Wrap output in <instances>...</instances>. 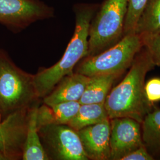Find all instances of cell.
<instances>
[{
	"mask_svg": "<svg viewBox=\"0 0 160 160\" xmlns=\"http://www.w3.org/2000/svg\"><path fill=\"white\" fill-rule=\"evenodd\" d=\"M79 102H66L53 106L43 104L39 107L37 121L39 129L49 125H67L77 113Z\"/></svg>",
	"mask_w": 160,
	"mask_h": 160,
	"instance_id": "7c38bea8",
	"label": "cell"
},
{
	"mask_svg": "<svg viewBox=\"0 0 160 160\" xmlns=\"http://www.w3.org/2000/svg\"><path fill=\"white\" fill-rule=\"evenodd\" d=\"M98 7L99 4H97L86 3L74 6V33L62 57L53 66L42 69L34 75V86L39 98L51 92L65 76L73 73L76 65L87 57L90 26Z\"/></svg>",
	"mask_w": 160,
	"mask_h": 160,
	"instance_id": "7a4b0ae2",
	"label": "cell"
},
{
	"mask_svg": "<svg viewBox=\"0 0 160 160\" xmlns=\"http://www.w3.org/2000/svg\"><path fill=\"white\" fill-rule=\"evenodd\" d=\"M110 120V160H122L126 155L144 145L140 122L126 117Z\"/></svg>",
	"mask_w": 160,
	"mask_h": 160,
	"instance_id": "9c48e42d",
	"label": "cell"
},
{
	"mask_svg": "<svg viewBox=\"0 0 160 160\" xmlns=\"http://www.w3.org/2000/svg\"><path fill=\"white\" fill-rule=\"evenodd\" d=\"M109 119L104 103L81 104L77 113L67 124L75 131Z\"/></svg>",
	"mask_w": 160,
	"mask_h": 160,
	"instance_id": "9a60e30c",
	"label": "cell"
},
{
	"mask_svg": "<svg viewBox=\"0 0 160 160\" xmlns=\"http://www.w3.org/2000/svg\"><path fill=\"white\" fill-rule=\"evenodd\" d=\"M39 106H33L29 112L28 126L23 148L22 160H48L49 157L40 141L37 117Z\"/></svg>",
	"mask_w": 160,
	"mask_h": 160,
	"instance_id": "4fadbf2b",
	"label": "cell"
},
{
	"mask_svg": "<svg viewBox=\"0 0 160 160\" xmlns=\"http://www.w3.org/2000/svg\"><path fill=\"white\" fill-rule=\"evenodd\" d=\"M160 32V0H148L138 20L135 33L139 36Z\"/></svg>",
	"mask_w": 160,
	"mask_h": 160,
	"instance_id": "e0dca14e",
	"label": "cell"
},
{
	"mask_svg": "<svg viewBox=\"0 0 160 160\" xmlns=\"http://www.w3.org/2000/svg\"><path fill=\"white\" fill-rule=\"evenodd\" d=\"M148 0H128L124 25V36L135 33V29L141 12Z\"/></svg>",
	"mask_w": 160,
	"mask_h": 160,
	"instance_id": "ac0fdd59",
	"label": "cell"
},
{
	"mask_svg": "<svg viewBox=\"0 0 160 160\" xmlns=\"http://www.w3.org/2000/svg\"><path fill=\"white\" fill-rule=\"evenodd\" d=\"M155 67L148 51L142 46L125 78L106 97L104 104L110 119L126 117L142 122L154 107L147 98L145 80Z\"/></svg>",
	"mask_w": 160,
	"mask_h": 160,
	"instance_id": "6da1fadb",
	"label": "cell"
},
{
	"mask_svg": "<svg viewBox=\"0 0 160 160\" xmlns=\"http://www.w3.org/2000/svg\"><path fill=\"white\" fill-rule=\"evenodd\" d=\"M143 46L141 37L127 34L114 46L96 55L84 58L75 72L88 77L100 74L121 76L131 66L133 59Z\"/></svg>",
	"mask_w": 160,
	"mask_h": 160,
	"instance_id": "5b68a950",
	"label": "cell"
},
{
	"mask_svg": "<svg viewBox=\"0 0 160 160\" xmlns=\"http://www.w3.org/2000/svg\"><path fill=\"white\" fill-rule=\"evenodd\" d=\"M0 160H6L5 158L4 157V156L2 155L1 154H0Z\"/></svg>",
	"mask_w": 160,
	"mask_h": 160,
	"instance_id": "7402d4cb",
	"label": "cell"
},
{
	"mask_svg": "<svg viewBox=\"0 0 160 160\" xmlns=\"http://www.w3.org/2000/svg\"><path fill=\"white\" fill-rule=\"evenodd\" d=\"M154 157L151 154L143 145L134 150L130 154L126 155L122 160H153Z\"/></svg>",
	"mask_w": 160,
	"mask_h": 160,
	"instance_id": "44dd1931",
	"label": "cell"
},
{
	"mask_svg": "<svg viewBox=\"0 0 160 160\" xmlns=\"http://www.w3.org/2000/svg\"><path fill=\"white\" fill-rule=\"evenodd\" d=\"M140 36L143 46L148 51L155 65L160 67V32Z\"/></svg>",
	"mask_w": 160,
	"mask_h": 160,
	"instance_id": "d6986e66",
	"label": "cell"
},
{
	"mask_svg": "<svg viewBox=\"0 0 160 160\" xmlns=\"http://www.w3.org/2000/svg\"><path fill=\"white\" fill-rule=\"evenodd\" d=\"M77 132L88 160H110V119Z\"/></svg>",
	"mask_w": 160,
	"mask_h": 160,
	"instance_id": "30bf717a",
	"label": "cell"
},
{
	"mask_svg": "<svg viewBox=\"0 0 160 160\" xmlns=\"http://www.w3.org/2000/svg\"><path fill=\"white\" fill-rule=\"evenodd\" d=\"M31 108L16 111L0 122V154L6 160L22 159Z\"/></svg>",
	"mask_w": 160,
	"mask_h": 160,
	"instance_id": "ba28073f",
	"label": "cell"
},
{
	"mask_svg": "<svg viewBox=\"0 0 160 160\" xmlns=\"http://www.w3.org/2000/svg\"><path fill=\"white\" fill-rule=\"evenodd\" d=\"M39 99L34 83V75L18 68L7 53L0 49V118L30 108Z\"/></svg>",
	"mask_w": 160,
	"mask_h": 160,
	"instance_id": "3957f363",
	"label": "cell"
},
{
	"mask_svg": "<svg viewBox=\"0 0 160 160\" xmlns=\"http://www.w3.org/2000/svg\"><path fill=\"white\" fill-rule=\"evenodd\" d=\"M145 90L149 102L153 104L160 102V78H154L145 82Z\"/></svg>",
	"mask_w": 160,
	"mask_h": 160,
	"instance_id": "ffe728a7",
	"label": "cell"
},
{
	"mask_svg": "<svg viewBox=\"0 0 160 160\" xmlns=\"http://www.w3.org/2000/svg\"><path fill=\"white\" fill-rule=\"evenodd\" d=\"M120 77L117 74L96 75L90 77V80L79 101L80 104L104 103L114 81Z\"/></svg>",
	"mask_w": 160,
	"mask_h": 160,
	"instance_id": "5bb4252c",
	"label": "cell"
},
{
	"mask_svg": "<svg viewBox=\"0 0 160 160\" xmlns=\"http://www.w3.org/2000/svg\"><path fill=\"white\" fill-rule=\"evenodd\" d=\"M53 15V9L40 0H0V23L16 30Z\"/></svg>",
	"mask_w": 160,
	"mask_h": 160,
	"instance_id": "52a82bcc",
	"label": "cell"
},
{
	"mask_svg": "<svg viewBox=\"0 0 160 160\" xmlns=\"http://www.w3.org/2000/svg\"><path fill=\"white\" fill-rule=\"evenodd\" d=\"M90 77L78 72L65 76L45 97L44 104L51 106L66 102H79L82 97Z\"/></svg>",
	"mask_w": 160,
	"mask_h": 160,
	"instance_id": "8fae6325",
	"label": "cell"
},
{
	"mask_svg": "<svg viewBox=\"0 0 160 160\" xmlns=\"http://www.w3.org/2000/svg\"><path fill=\"white\" fill-rule=\"evenodd\" d=\"M47 150L56 160H87L80 137L68 125H49L39 129Z\"/></svg>",
	"mask_w": 160,
	"mask_h": 160,
	"instance_id": "8992f818",
	"label": "cell"
},
{
	"mask_svg": "<svg viewBox=\"0 0 160 160\" xmlns=\"http://www.w3.org/2000/svg\"><path fill=\"white\" fill-rule=\"evenodd\" d=\"M128 0H104L92 18L86 57L96 55L118 43L124 36Z\"/></svg>",
	"mask_w": 160,
	"mask_h": 160,
	"instance_id": "277c9868",
	"label": "cell"
},
{
	"mask_svg": "<svg viewBox=\"0 0 160 160\" xmlns=\"http://www.w3.org/2000/svg\"><path fill=\"white\" fill-rule=\"evenodd\" d=\"M141 130L143 144L149 152L153 157L160 154V109L152 110L145 116Z\"/></svg>",
	"mask_w": 160,
	"mask_h": 160,
	"instance_id": "2e32d148",
	"label": "cell"
}]
</instances>
